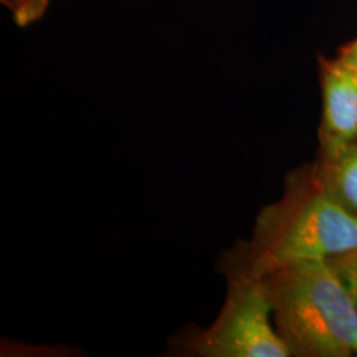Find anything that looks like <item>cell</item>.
<instances>
[{
  "mask_svg": "<svg viewBox=\"0 0 357 357\" xmlns=\"http://www.w3.org/2000/svg\"><path fill=\"white\" fill-rule=\"evenodd\" d=\"M355 248L357 220L323 191L314 165L287 175L281 199L257 215L252 238L233 246L249 274L257 278Z\"/></svg>",
  "mask_w": 357,
  "mask_h": 357,
  "instance_id": "obj_1",
  "label": "cell"
},
{
  "mask_svg": "<svg viewBox=\"0 0 357 357\" xmlns=\"http://www.w3.org/2000/svg\"><path fill=\"white\" fill-rule=\"evenodd\" d=\"M217 268L227 281L220 314L206 328L188 324L174 333L167 356H290L275 328L264 280L249 274L233 248L220 255Z\"/></svg>",
  "mask_w": 357,
  "mask_h": 357,
  "instance_id": "obj_3",
  "label": "cell"
},
{
  "mask_svg": "<svg viewBox=\"0 0 357 357\" xmlns=\"http://www.w3.org/2000/svg\"><path fill=\"white\" fill-rule=\"evenodd\" d=\"M357 302V248L327 259Z\"/></svg>",
  "mask_w": 357,
  "mask_h": 357,
  "instance_id": "obj_7",
  "label": "cell"
},
{
  "mask_svg": "<svg viewBox=\"0 0 357 357\" xmlns=\"http://www.w3.org/2000/svg\"><path fill=\"white\" fill-rule=\"evenodd\" d=\"M314 169L323 191L357 220V142L337 153H320Z\"/></svg>",
  "mask_w": 357,
  "mask_h": 357,
  "instance_id": "obj_5",
  "label": "cell"
},
{
  "mask_svg": "<svg viewBox=\"0 0 357 357\" xmlns=\"http://www.w3.org/2000/svg\"><path fill=\"white\" fill-rule=\"evenodd\" d=\"M323 115L320 153H337L357 142V70L337 59L319 57Z\"/></svg>",
  "mask_w": 357,
  "mask_h": 357,
  "instance_id": "obj_4",
  "label": "cell"
},
{
  "mask_svg": "<svg viewBox=\"0 0 357 357\" xmlns=\"http://www.w3.org/2000/svg\"><path fill=\"white\" fill-rule=\"evenodd\" d=\"M262 280L290 356L357 355V302L327 259L299 262Z\"/></svg>",
  "mask_w": 357,
  "mask_h": 357,
  "instance_id": "obj_2",
  "label": "cell"
},
{
  "mask_svg": "<svg viewBox=\"0 0 357 357\" xmlns=\"http://www.w3.org/2000/svg\"><path fill=\"white\" fill-rule=\"evenodd\" d=\"M336 59L343 64L348 65L357 70V38L343 45Z\"/></svg>",
  "mask_w": 357,
  "mask_h": 357,
  "instance_id": "obj_8",
  "label": "cell"
},
{
  "mask_svg": "<svg viewBox=\"0 0 357 357\" xmlns=\"http://www.w3.org/2000/svg\"><path fill=\"white\" fill-rule=\"evenodd\" d=\"M13 13V20L19 26H31L47 11L51 0H0Z\"/></svg>",
  "mask_w": 357,
  "mask_h": 357,
  "instance_id": "obj_6",
  "label": "cell"
}]
</instances>
